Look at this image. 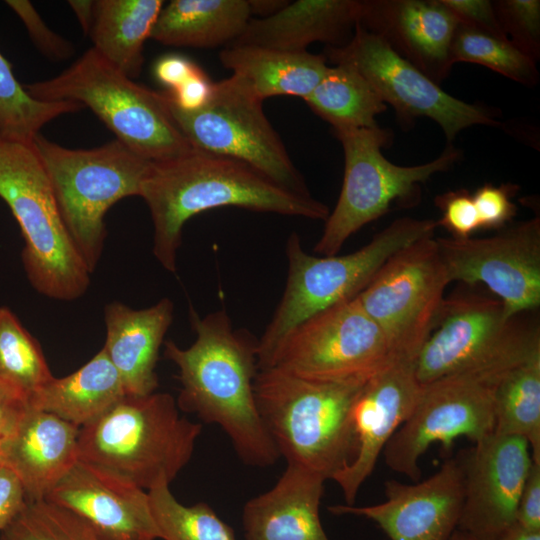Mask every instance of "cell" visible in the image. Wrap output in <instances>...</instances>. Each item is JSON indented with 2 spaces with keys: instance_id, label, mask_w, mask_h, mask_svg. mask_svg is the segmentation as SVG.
<instances>
[{
  "instance_id": "36",
  "label": "cell",
  "mask_w": 540,
  "mask_h": 540,
  "mask_svg": "<svg viewBox=\"0 0 540 540\" xmlns=\"http://www.w3.org/2000/svg\"><path fill=\"white\" fill-rule=\"evenodd\" d=\"M0 539L101 540L86 522L46 500L28 502Z\"/></svg>"
},
{
  "instance_id": "24",
  "label": "cell",
  "mask_w": 540,
  "mask_h": 540,
  "mask_svg": "<svg viewBox=\"0 0 540 540\" xmlns=\"http://www.w3.org/2000/svg\"><path fill=\"white\" fill-rule=\"evenodd\" d=\"M79 429L32 408L16 433L0 445L3 462L19 477L28 502L44 500L79 460Z\"/></svg>"
},
{
  "instance_id": "41",
  "label": "cell",
  "mask_w": 540,
  "mask_h": 540,
  "mask_svg": "<svg viewBox=\"0 0 540 540\" xmlns=\"http://www.w3.org/2000/svg\"><path fill=\"white\" fill-rule=\"evenodd\" d=\"M458 23L484 34L508 40L497 18L493 1L441 0ZM509 41V40H508Z\"/></svg>"
},
{
  "instance_id": "29",
  "label": "cell",
  "mask_w": 540,
  "mask_h": 540,
  "mask_svg": "<svg viewBox=\"0 0 540 540\" xmlns=\"http://www.w3.org/2000/svg\"><path fill=\"white\" fill-rule=\"evenodd\" d=\"M161 0H98L90 37L93 49L130 77H137L150 38L164 6Z\"/></svg>"
},
{
  "instance_id": "27",
  "label": "cell",
  "mask_w": 540,
  "mask_h": 540,
  "mask_svg": "<svg viewBox=\"0 0 540 540\" xmlns=\"http://www.w3.org/2000/svg\"><path fill=\"white\" fill-rule=\"evenodd\" d=\"M125 395L119 373L102 348L77 371L62 378L53 376L31 397L30 404L80 428Z\"/></svg>"
},
{
  "instance_id": "45",
  "label": "cell",
  "mask_w": 540,
  "mask_h": 540,
  "mask_svg": "<svg viewBox=\"0 0 540 540\" xmlns=\"http://www.w3.org/2000/svg\"><path fill=\"white\" fill-rule=\"evenodd\" d=\"M516 523L526 529L540 531V464L535 462L519 496Z\"/></svg>"
},
{
  "instance_id": "23",
  "label": "cell",
  "mask_w": 540,
  "mask_h": 540,
  "mask_svg": "<svg viewBox=\"0 0 540 540\" xmlns=\"http://www.w3.org/2000/svg\"><path fill=\"white\" fill-rule=\"evenodd\" d=\"M325 481L313 471L287 464L271 489L244 505L245 540H329L319 515Z\"/></svg>"
},
{
  "instance_id": "46",
  "label": "cell",
  "mask_w": 540,
  "mask_h": 540,
  "mask_svg": "<svg viewBox=\"0 0 540 540\" xmlns=\"http://www.w3.org/2000/svg\"><path fill=\"white\" fill-rule=\"evenodd\" d=\"M200 67L181 55H165L154 65V76L171 91L184 83Z\"/></svg>"
},
{
  "instance_id": "35",
  "label": "cell",
  "mask_w": 540,
  "mask_h": 540,
  "mask_svg": "<svg viewBox=\"0 0 540 540\" xmlns=\"http://www.w3.org/2000/svg\"><path fill=\"white\" fill-rule=\"evenodd\" d=\"M450 57L453 64H479L527 87L536 86L539 81L536 63L508 40L460 24L451 44Z\"/></svg>"
},
{
  "instance_id": "11",
  "label": "cell",
  "mask_w": 540,
  "mask_h": 540,
  "mask_svg": "<svg viewBox=\"0 0 540 540\" xmlns=\"http://www.w3.org/2000/svg\"><path fill=\"white\" fill-rule=\"evenodd\" d=\"M166 100L193 148L240 161L289 191L312 195L266 117L263 102L234 76L215 82L210 101L201 109L184 111Z\"/></svg>"
},
{
  "instance_id": "6",
  "label": "cell",
  "mask_w": 540,
  "mask_h": 540,
  "mask_svg": "<svg viewBox=\"0 0 540 540\" xmlns=\"http://www.w3.org/2000/svg\"><path fill=\"white\" fill-rule=\"evenodd\" d=\"M23 86L37 100L90 108L117 140L150 162L194 149L176 124L164 92L135 83L93 48L58 76Z\"/></svg>"
},
{
  "instance_id": "8",
  "label": "cell",
  "mask_w": 540,
  "mask_h": 540,
  "mask_svg": "<svg viewBox=\"0 0 540 540\" xmlns=\"http://www.w3.org/2000/svg\"><path fill=\"white\" fill-rule=\"evenodd\" d=\"M33 146L66 229L92 273L103 251L106 212L123 198L140 196L151 162L117 139L92 149H70L39 134Z\"/></svg>"
},
{
  "instance_id": "21",
  "label": "cell",
  "mask_w": 540,
  "mask_h": 540,
  "mask_svg": "<svg viewBox=\"0 0 540 540\" xmlns=\"http://www.w3.org/2000/svg\"><path fill=\"white\" fill-rule=\"evenodd\" d=\"M357 24L435 83L449 75L450 48L459 23L441 0L360 1Z\"/></svg>"
},
{
  "instance_id": "2",
  "label": "cell",
  "mask_w": 540,
  "mask_h": 540,
  "mask_svg": "<svg viewBox=\"0 0 540 540\" xmlns=\"http://www.w3.org/2000/svg\"><path fill=\"white\" fill-rule=\"evenodd\" d=\"M154 228L153 254L161 266L176 271L185 223L219 207L325 221L330 210L312 195L289 191L252 167L201 150L151 162L141 185Z\"/></svg>"
},
{
  "instance_id": "14",
  "label": "cell",
  "mask_w": 540,
  "mask_h": 540,
  "mask_svg": "<svg viewBox=\"0 0 540 540\" xmlns=\"http://www.w3.org/2000/svg\"><path fill=\"white\" fill-rule=\"evenodd\" d=\"M464 371L427 384L413 412L386 444L382 455L394 472L418 481L420 458L433 443L449 449L454 439L474 444L494 432V389L505 374Z\"/></svg>"
},
{
  "instance_id": "37",
  "label": "cell",
  "mask_w": 540,
  "mask_h": 540,
  "mask_svg": "<svg viewBox=\"0 0 540 540\" xmlns=\"http://www.w3.org/2000/svg\"><path fill=\"white\" fill-rule=\"evenodd\" d=\"M500 26L509 42L535 63L540 58V1H493Z\"/></svg>"
},
{
  "instance_id": "49",
  "label": "cell",
  "mask_w": 540,
  "mask_h": 540,
  "mask_svg": "<svg viewBox=\"0 0 540 540\" xmlns=\"http://www.w3.org/2000/svg\"><path fill=\"white\" fill-rule=\"evenodd\" d=\"M497 540H540V531L526 529L515 522Z\"/></svg>"
},
{
  "instance_id": "31",
  "label": "cell",
  "mask_w": 540,
  "mask_h": 540,
  "mask_svg": "<svg viewBox=\"0 0 540 540\" xmlns=\"http://www.w3.org/2000/svg\"><path fill=\"white\" fill-rule=\"evenodd\" d=\"M494 433L524 438L540 464V352L508 370L494 389Z\"/></svg>"
},
{
  "instance_id": "28",
  "label": "cell",
  "mask_w": 540,
  "mask_h": 540,
  "mask_svg": "<svg viewBox=\"0 0 540 540\" xmlns=\"http://www.w3.org/2000/svg\"><path fill=\"white\" fill-rule=\"evenodd\" d=\"M250 19L248 0H172L162 7L150 38L177 47L229 46Z\"/></svg>"
},
{
  "instance_id": "17",
  "label": "cell",
  "mask_w": 540,
  "mask_h": 540,
  "mask_svg": "<svg viewBox=\"0 0 540 540\" xmlns=\"http://www.w3.org/2000/svg\"><path fill=\"white\" fill-rule=\"evenodd\" d=\"M464 501L457 528L479 540H497L516 522L522 487L533 463L528 442L492 433L460 454Z\"/></svg>"
},
{
  "instance_id": "22",
  "label": "cell",
  "mask_w": 540,
  "mask_h": 540,
  "mask_svg": "<svg viewBox=\"0 0 540 540\" xmlns=\"http://www.w3.org/2000/svg\"><path fill=\"white\" fill-rule=\"evenodd\" d=\"M173 313L174 304L169 298L144 309H133L117 301L105 307L103 349L119 373L126 395L156 392V364Z\"/></svg>"
},
{
  "instance_id": "39",
  "label": "cell",
  "mask_w": 540,
  "mask_h": 540,
  "mask_svg": "<svg viewBox=\"0 0 540 540\" xmlns=\"http://www.w3.org/2000/svg\"><path fill=\"white\" fill-rule=\"evenodd\" d=\"M5 3L21 19L30 38L44 55L53 60H64L72 56V44L46 25L30 1L7 0Z\"/></svg>"
},
{
  "instance_id": "48",
  "label": "cell",
  "mask_w": 540,
  "mask_h": 540,
  "mask_svg": "<svg viewBox=\"0 0 540 540\" xmlns=\"http://www.w3.org/2000/svg\"><path fill=\"white\" fill-rule=\"evenodd\" d=\"M289 1L282 0H248L251 15L258 18L269 17L280 11Z\"/></svg>"
},
{
  "instance_id": "25",
  "label": "cell",
  "mask_w": 540,
  "mask_h": 540,
  "mask_svg": "<svg viewBox=\"0 0 540 540\" xmlns=\"http://www.w3.org/2000/svg\"><path fill=\"white\" fill-rule=\"evenodd\" d=\"M360 0H298L280 11L250 19L231 45H255L291 52L307 51L314 42L345 45L359 20Z\"/></svg>"
},
{
  "instance_id": "52",
  "label": "cell",
  "mask_w": 540,
  "mask_h": 540,
  "mask_svg": "<svg viewBox=\"0 0 540 540\" xmlns=\"http://www.w3.org/2000/svg\"><path fill=\"white\" fill-rule=\"evenodd\" d=\"M0 540H2V539H0Z\"/></svg>"
},
{
  "instance_id": "47",
  "label": "cell",
  "mask_w": 540,
  "mask_h": 540,
  "mask_svg": "<svg viewBox=\"0 0 540 540\" xmlns=\"http://www.w3.org/2000/svg\"><path fill=\"white\" fill-rule=\"evenodd\" d=\"M68 4L75 13L84 33L89 34L95 17L96 1L70 0Z\"/></svg>"
},
{
  "instance_id": "32",
  "label": "cell",
  "mask_w": 540,
  "mask_h": 540,
  "mask_svg": "<svg viewBox=\"0 0 540 540\" xmlns=\"http://www.w3.org/2000/svg\"><path fill=\"white\" fill-rule=\"evenodd\" d=\"M84 106L71 101H41L33 98L15 78L9 62L0 53V138L32 145L41 128L51 120L79 111Z\"/></svg>"
},
{
  "instance_id": "51",
  "label": "cell",
  "mask_w": 540,
  "mask_h": 540,
  "mask_svg": "<svg viewBox=\"0 0 540 540\" xmlns=\"http://www.w3.org/2000/svg\"><path fill=\"white\" fill-rule=\"evenodd\" d=\"M4 464L3 462V455H2V451H1V448H0V465Z\"/></svg>"
},
{
  "instance_id": "34",
  "label": "cell",
  "mask_w": 540,
  "mask_h": 540,
  "mask_svg": "<svg viewBox=\"0 0 540 540\" xmlns=\"http://www.w3.org/2000/svg\"><path fill=\"white\" fill-rule=\"evenodd\" d=\"M151 512L163 540H235L233 529L205 502L180 503L161 485L148 491Z\"/></svg>"
},
{
  "instance_id": "10",
  "label": "cell",
  "mask_w": 540,
  "mask_h": 540,
  "mask_svg": "<svg viewBox=\"0 0 540 540\" xmlns=\"http://www.w3.org/2000/svg\"><path fill=\"white\" fill-rule=\"evenodd\" d=\"M521 315L509 317L498 298L444 299L416 358L417 380L423 385L464 371L506 372L539 353V325Z\"/></svg>"
},
{
  "instance_id": "7",
  "label": "cell",
  "mask_w": 540,
  "mask_h": 540,
  "mask_svg": "<svg viewBox=\"0 0 540 540\" xmlns=\"http://www.w3.org/2000/svg\"><path fill=\"white\" fill-rule=\"evenodd\" d=\"M0 198L21 229L22 262L33 288L62 301L82 296L91 272L66 229L33 144L0 138Z\"/></svg>"
},
{
  "instance_id": "1",
  "label": "cell",
  "mask_w": 540,
  "mask_h": 540,
  "mask_svg": "<svg viewBox=\"0 0 540 540\" xmlns=\"http://www.w3.org/2000/svg\"><path fill=\"white\" fill-rule=\"evenodd\" d=\"M196 338L188 348L168 340L164 355L178 368L177 405L219 425L247 465L267 467L281 457L259 414L254 379L257 341L233 328L224 309L200 317L191 310Z\"/></svg>"
},
{
  "instance_id": "13",
  "label": "cell",
  "mask_w": 540,
  "mask_h": 540,
  "mask_svg": "<svg viewBox=\"0 0 540 540\" xmlns=\"http://www.w3.org/2000/svg\"><path fill=\"white\" fill-rule=\"evenodd\" d=\"M394 360L386 336L356 296L298 325L269 368L315 381L365 382Z\"/></svg>"
},
{
  "instance_id": "30",
  "label": "cell",
  "mask_w": 540,
  "mask_h": 540,
  "mask_svg": "<svg viewBox=\"0 0 540 540\" xmlns=\"http://www.w3.org/2000/svg\"><path fill=\"white\" fill-rule=\"evenodd\" d=\"M333 131L376 128L387 104L355 69L343 64L327 68L314 90L303 99Z\"/></svg>"
},
{
  "instance_id": "3",
  "label": "cell",
  "mask_w": 540,
  "mask_h": 540,
  "mask_svg": "<svg viewBox=\"0 0 540 540\" xmlns=\"http://www.w3.org/2000/svg\"><path fill=\"white\" fill-rule=\"evenodd\" d=\"M365 382L315 381L275 367L258 370L256 405L287 464L332 480L350 463L353 407Z\"/></svg>"
},
{
  "instance_id": "26",
  "label": "cell",
  "mask_w": 540,
  "mask_h": 540,
  "mask_svg": "<svg viewBox=\"0 0 540 540\" xmlns=\"http://www.w3.org/2000/svg\"><path fill=\"white\" fill-rule=\"evenodd\" d=\"M219 58L232 76L262 102L278 95L305 99L328 68L324 54L255 45H229L220 52Z\"/></svg>"
},
{
  "instance_id": "18",
  "label": "cell",
  "mask_w": 540,
  "mask_h": 540,
  "mask_svg": "<svg viewBox=\"0 0 540 540\" xmlns=\"http://www.w3.org/2000/svg\"><path fill=\"white\" fill-rule=\"evenodd\" d=\"M386 500L369 506L334 505L336 515L371 519L390 540H449L457 529L464 501L460 454L447 459L429 478L415 484L388 480Z\"/></svg>"
},
{
  "instance_id": "4",
  "label": "cell",
  "mask_w": 540,
  "mask_h": 540,
  "mask_svg": "<svg viewBox=\"0 0 540 540\" xmlns=\"http://www.w3.org/2000/svg\"><path fill=\"white\" fill-rule=\"evenodd\" d=\"M202 425L179 413L168 393L125 395L79 429V459L145 491L169 485L192 457Z\"/></svg>"
},
{
  "instance_id": "38",
  "label": "cell",
  "mask_w": 540,
  "mask_h": 540,
  "mask_svg": "<svg viewBox=\"0 0 540 540\" xmlns=\"http://www.w3.org/2000/svg\"><path fill=\"white\" fill-rule=\"evenodd\" d=\"M435 205L442 212L437 225L444 227L452 237L468 238L480 229L477 210L469 191L459 189L438 195Z\"/></svg>"
},
{
  "instance_id": "33",
  "label": "cell",
  "mask_w": 540,
  "mask_h": 540,
  "mask_svg": "<svg viewBox=\"0 0 540 540\" xmlns=\"http://www.w3.org/2000/svg\"><path fill=\"white\" fill-rule=\"evenodd\" d=\"M52 377L38 341L10 309L0 307V381L31 399Z\"/></svg>"
},
{
  "instance_id": "15",
  "label": "cell",
  "mask_w": 540,
  "mask_h": 540,
  "mask_svg": "<svg viewBox=\"0 0 540 540\" xmlns=\"http://www.w3.org/2000/svg\"><path fill=\"white\" fill-rule=\"evenodd\" d=\"M324 56L335 65H347L359 72L387 106L394 108L401 122L409 124L421 117L433 120L441 127L448 145L468 127L501 124L496 109L451 96L359 24L345 45L328 46Z\"/></svg>"
},
{
  "instance_id": "44",
  "label": "cell",
  "mask_w": 540,
  "mask_h": 540,
  "mask_svg": "<svg viewBox=\"0 0 540 540\" xmlns=\"http://www.w3.org/2000/svg\"><path fill=\"white\" fill-rule=\"evenodd\" d=\"M214 83L199 68L184 83L171 91L164 92L175 107L184 111H195L204 107L211 99Z\"/></svg>"
},
{
  "instance_id": "5",
  "label": "cell",
  "mask_w": 540,
  "mask_h": 540,
  "mask_svg": "<svg viewBox=\"0 0 540 540\" xmlns=\"http://www.w3.org/2000/svg\"><path fill=\"white\" fill-rule=\"evenodd\" d=\"M434 219L398 218L362 248L346 255L315 256L306 252L299 235L286 242L288 274L281 300L257 341L258 369L269 368L285 338L298 325L338 303L355 298L397 251L434 236Z\"/></svg>"
},
{
  "instance_id": "16",
  "label": "cell",
  "mask_w": 540,
  "mask_h": 540,
  "mask_svg": "<svg viewBox=\"0 0 540 540\" xmlns=\"http://www.w3.org/2000/svg\"><path fill=\"white\" fill-rule=\"evenodd\" d=\"M448 279L484 284L509 317L540 305V219L483 238H435Z\"/></svg>"
},
{
  "instance_id": "43",
  "label": "cell",
  "mask_w": 540,
  "mask_h": 540,
  "mask_svg": "<svg viewBox=\"0 0 540 540\" xmlns=\"http://www.w3.org/2000/svg\"><path fill=\"white\" fill-rule=\"evenodd\" d=\"M27 503L24 487L17 474L7 465H0V536Z\"/></svg>"
},
{
  "instance_id": "40",
  "label": "cell",
  "mask_w": 540,
  "mask_h": 540,
  "mask_svg": "<svg viewBox=\"0 0 540 540\" xmlns=\"http://www.w3.org/2000/svg\"><path fill=\"white\" fill-rule=\"evenodd\" d=\"M517 189L513 184L486 183L472 194L480 229L502 228L515 216L517 208L511 196Z\"/></svg>"
},
{
  "instance_id": "50",
  "label": "cell",
  "mask_w": 540,
  "mask_h": 540,
  "mask_svg": "<svg viewBox=\"0 0 540 540\" xmlns=\"http://www.w3.org/2000/svg\"><path fill=\"white\" fill-rule=\"evenodd\" d=\"M449 540H479L476 537L472 536L471 534L464 532L460 529H456Z\"/></svg>"
},
{
  "instance_id": "42",
  "label": "cell",
  "mask_w": 540,
  "mask_h": 540,
  "mask_svg": "<svg viewBox=\"0 0 540 540\" xmlns=\"http://www.w3.org/2000/svg\"><path fill=\"white\" fill-rule=\"evenodd\" d=\"M31 409L26 394L0 381V445L16 433Z\"/></svg>"
},
{
  "instance_id": "9",
  "label": "cell",
  "mask_w": 540,
  "mask_h": 540,
  "mask_svg": "<svg viewBox=\"0 0 540 540\" xmlns=\"http://www.w3.org/2000/svg\"><path fill=\"white\" fill-rule=\"evenodd\" d=\"M333 132L342 145L344 176L335 208L314 247L321 256L337 255L351 235L386 214L393 205H416L421 185L435 174L450 170L461 157L451 144L430 162L400 166L382 153L392 140L391 131L378 126Z\"/></svg>"
},
{
  "instance_id": "20",
  "label": "cell",
  "mask_w": 540,
  "mask_h": 540,
  "mask_svg": "<svg viewBox=\"0 0 540 540\" xmlns=\"http://www.w3.org/2000/svg\"><path fill=\"white\" fill-rule=\"evenodd\" d=\"M421 388L415 363L399 359L364 383L353 407V458L332 478L347 505L354 504L386 444L413 412Z\"/></svg>"
},
{
  "instance_id": "19",
  "label": "cell",
  "mask_w": 540,
  "mask_h": 540,
  "mask_svg": "<svg viewBox=\"0 0 540 540\" xmlns=\"http://www.w3.org/2000/svg\"><path fill=\"white\" fill-rule=\"evenodd\" d=\"M44 500L79 517L101 540L160 539L148 492L102 466L79 459Z\"/></svg>"
},
{
  "instance_id": "12",
  "label": "cell",
  "mask_w": 540,
  "mask_h": 540,
  "mask_svg": "<svg viewBox=\"0 0 540 540\" xmlns=\"http://www.w3.org/2000/svg\"><path fill=\"white\" fill-rule=\"evenodd\" d=\"M450 283L434 236L393 254L357 295L395 359L414 362L432 332Z\"/></svg>"
}]
</instances>
